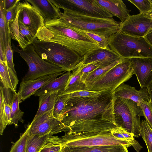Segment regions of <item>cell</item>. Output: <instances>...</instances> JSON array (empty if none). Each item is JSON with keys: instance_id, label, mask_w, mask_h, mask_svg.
<instances>
[{"instance_id": "cell-1", "label": "cell", "mask_w": 152, "mask_h": 152, "mask_svg": "<svg viewBox=\"0 0 152 152\" xmlns=\"http://www.w3.org/2000/svg\"><path fill=\"white\" fill-rule=\"evenodd\" d=\"M113 92H107L74 104L66 103L58 120L64 126L65 131L75 124L110 112L113 109Z\"/></svg>"}, {"instance_id": "cell-2", "label": "cell", "mask_w": 152, "mask_h": 152, "mask_svg": "<svg viewBox=\"0 0 152 152\" xmlns=\"http://www.w3.org/2000/svg\"><path fill=\"white\" fill-rule=\"evenodd\" d=\"M61 12V18L70 27L109 37L120 31L122 23L113 18L89 16L66 9Z\"/></svg>"}, {"instance_id": "cell-3", "label": "cell", "mask_w": 152, "mask_h": 152, "mask_svg": "<svg viewBox=\"0 0 152 152\" xmlns=\"http://www.w3.org/2000/svg\"><path fill=\"white\" fill-rule=\"evenodd\" d=\"M32 44L42 59L66 72L78 68L82 58L74 50L59 43L40 41L36 37Z\"/></svg>"}, {"instance_id": "cell-4", "label": "cell", "mask_w": 152, "mask_h": 152, "mask_svg": "<svg viewBox=\"0 0 152 152\" xmlns=\"http://www.w3.org/2000/svg\"><path fill=\"white\" fill-rule=\"evenodd\" d=\"M44 26L52 33L50 38L52 42L69 48L80 55L87 50L90 45L88 42L97 44L68 26L61 18L45 21Z\"/></svg>"}, {"instance_id": "cell-5", "label": "cell", "mask_w": 152, "mask_h": 152, "mask_svg": "<svg viewBox=\"0 0 152 152\" xmlns=\"http://www.w3.org/2000/svg\"><path fill=\"white\" fill-rule=\"evenodd\" d=\"M110 48L124 59L152 58V46L144 37H137L120 31L110 36Z\"/></svg>"}, {"instance_id": "cell-6", "label": "cell", "mask_w": 152, "mask_h": 152, "mask_svg": "<svg viewBox=\"0 0 152 152\" xmlns=\"http://www.w3.org/2000/svg\"><path fill=\"white\" fill-rule=\"evenodd\" d=\"M113 108L118 126L133 134L135 137L140 136V117L144 115L138 104L130 99L114 96Z\"/></svg>"}, {"instance_id": "cell-7", "label": "cell", "mask_w": 152, "mask_h": 152, "mask_svg": "<svg viewBox=\"0 0 152 152\" xmlns=\"http://www.w3.org/2000/svg\"><path fill=\"white\" fill-rule=\"evenodd\" d=\"M134 74L130 59H124L107 72L99 79L86 84L85 90L96 92H113Z\"/></svg>"}, {"instance_id": "cell-8", "label": "cell", "mask_w": 152, "mask_h": 152, "mask_svg": "<svg viewBox=\"0 0 152 152\" xmlns=\"http://www.w3.org/2000/svg\"><path fill=\"white\" fill-rule=\"evenodd\" d=\"M12 48L13 50L25 60L28 67V71L22 78V82L66 72L61 68L42 59L35 50L32 44L24 49H19L14 44Z\"/></svg>"}, {"instance_id": "cell-9", "label": "cell", "mask_w": 152, "mask_h": 152, "mask_svg": "<svg viewBox=\"0 0 152 152\" xmlns=\"http://www.w3.org/2000/svg\"><path fill=\"white\" fill-rule=\"evenodd\" d=\"M60 138L62 147L120 145L128 148L131 146L129 142L113 137L111 131H109L83 133L71 135L65 134Z\"/></svg>"}, {"instance_id": "cell-10", "label": "cell", "mask_w": 152, "mask_h": 152, "mask_svg": "<svg viewBox=\"0 0 152 152\" xmlns=\"http://www.w3.org/2000/svg\"><path fill=\"white\" fill-rule=\"evenodd\" d=\"M57 7L89 16L113 18V15L100 6L95 0H50Z\"/></svg>"}, {"instance_id": "cell-11", "label": "cell", "mask_w": 152, "mask_h": 152, "mask_svg": "<svg viewBox=\"0 0 152 152\" xmlns=\"http://www.w3.org/2000/svg\"><path fill=\"white\" fill-rule=\"evenodd\" d=\"M53 110L34 118L27 129L29 135H53L64 132L65 127L60 121L53 116Z\"/></svg>"}, {"instance_id": "cell-12", "label": "cell", "mask_w": 152, "mask_h": 152, "mask_svg": "<svg viewBox=\"0 0 152 152\" xmlns=\"http://www.w3.org/2000/svg\"><path fill=\"white\" fill-rule=\"evenodd\" d=\"M17 16L18 20L28 29L35 37L39 29L44 26L43 18L27 0L18 3Z\"/></svg>"}, {"instance_id": "cell-13", "label": "cell", "mask_w": 152, "mask_h": 152, "mask_svg": "<svg viewBox=\"0 0 152 152\" xmlns=\"http://www.w3.org/2000/svg\"><path fill=\"white\" fill-rule=\"evenodd\" d=\"M152 29V18L149 14L130 15L122 23L120 32L132 36L144 37Z\"/></svg>"}, {"instance_id": "cell-14", "label": "cell", "mask_w": 152, "mask_h": 152, "mask_svg": "<svg viewBox=\"0 0 152 152\" xmlns=\"http://www.w3.org/2000/svg\"><path fill=\"white\" fill-rule=\"evenodd\" d=\"M65 72L42 76L34 80L21 81L17 93L20 103L34 95L40 88Z\"/></svg>"}, {"instance_id": "cell-15", "label": "cell", "mask_w": 152, "mask_h": 152, "mask_svg": "<svg viewBox=\"0 0 152 152\" xmlns=\"http://www.w3.org/2000/svg\"><path fill=\"white\" fill-rule=\"evenodd\" d=\"M134 74L136 76L140 88H147L152 81V58H130Z\"/></svg>"}, {"instance_id": "cell-16", "label": "cell", "mask_w": 152, "mask_h": 152, "mask_svg": "<svg viewBox=\"0 0 152 152\" xmlns=\"http://www.w3.org/2000/svg\"><path fill=\"white\" fill-rule=\"evenodd\" d=\"M114 97H118L132 100L138 104L143 102L150 101V98L147 88L137 90L134 87L123 83L113 92Z\"/></svg>"}, {"instance_id": "cell-17", "label": "cell", "mask_w": 152, "mask_h": 152, "mask_svg": "<svg viewBox=\"0 0 152 152\" xmlns=\"http://www.w3.org/2000/svg\"><path fill=\"white\" fill-rule=\"evenodd\" d=\"M10 28L11 38L18 42L21 49H24L32 44L36 38L26 27L18 20L17 15L14 21L10 24Z\"/></svg>"}, {"instance_id": "cell-18", "label": "cell", "mask_w": 152, "mask_h": 152, "mask_svg": "<svg viewBox=\"0 0 152 152\" xmlns=\"http://www.w3.org/2000/svg\"><path fill=\"white\" fill-rule=\"evenodd\" d=\"M123 58L110 48L96 49L89 52L82 57L79 67L80 65L97 61L112 63Z\"/></svg>"}, {"instance_id": "cell-19", "label": "cell", "mask_w": 152, "mask_h": 152, "mask_svg": "<svg viewBox=\"0 0 152 152\" xmlns=\"http://www.w3.org/2000/svg\"><path fill=\"white\" fill-rule=\"evenodd\" d=\"M42 17L45 21L60 18L61 12L60 9L50 1L47 0H28Z\"/></svg>"}, {"instance_id": "cell-20", "label": "cell", "mask_w": 152, "mask_h": 152, "mask_svg": "<svg viewBox=\"0 0 152 152\" xmlns=\"http://www.w3.org/2000/svg\"><path fill=\"white\" fill-rule=\"evenodd\" d=\"M96 2L113 16L118 18L122 23L130 15L129 10L121 0H95Z\"/></svg>"}, {"instance_id": "cell-21", "label": "cell", "mask_w": 152, "mask_h": 152, "mask_svg": "<svg viewBox=\"0 0 152 152\" xmlns=\"http://www.w3.org/2000/svg\"><path fill=\"white\" fill-rule=\"evenodd\" d=\"M62 152H129L124 145L87 146H62Z\"/></svg>"}, {"instance_id": "cell-22", "label": "cell", "mask_w": 152, "mask_h": 152, "mask_svg": "<svg viewBox=\"0 0 152 152\" xmlns=\"http://www.w3.org/2000/svg\"><path fill=\"white\" fill-rule=\"evenodd\" d=\"M71 73L70 71L66 72L58 77L54 79L49 83L40 88L34 95L39 96L45 94L58 92L59 95L64 91Z\"/></svg>"}, {"instance_id": "cell-23", "label": "cell", "mask_w": 152, "mask_h": 152, "mask_svg": "<svg viewBox=\"0 0 152 152\" xmlns=\"http://www.w3.org/2000/svg\"><path fill=\"white\" fill-rule=\"evenodd\" d=\"M0 77L4 88L16 92L19 80L16 73L9 67L7 63L0 61Z\"/></svg>"}, {"instance_id": "cell-24", "label": "cell", "mask_w": 152, "mask_h": 152, "mask_svg": "<svg viewBox=\"0 0 152 152\" xmlns=\"http://www.w3.org/2000/svg\"><path fill=\"white\" fill-rule=\"evenodd\" d=\"M4 0H0V46L6 54V49L11 38L10 30L7 24L5 17Z\"/></svg>"}, {"instance_id": "cell-25", "label": "cell", "mask_w": 152, "mask_h": 152, "mask_svg": "<svg viewBox=\"0 0 152 152\" xmlns=\"http://www.w3.org/2000/svg\"><path fill=\"white\" fill-rule=\"evenodd\" d=\"M59 95L58 92L39 96V106L34 118H36L49 111L53 109Z\"/></svg>"}, {"instance_id": "cell-26", "label": "cell", "mask_w": 152, "mask_h": 152, "mask_svg": "<svg viewBox=\"0 0 152 152\" xmlns=\"http://www.w3.org/2000/svg\"><path fill=\"white\" fill-rule=\"evenodd\" d=\"M86 87V84L82 81L80 74L77 69H76L71 73L64 90L61 94H69L85 90Z\"/></svg>"}, {"instance_id": "cell-27", "label": "cell", "mask_w": 152, "mask_h": 152, "mask_svg": "<svg viewBox=\"0 0 152 152\" xmlns=\"http://www.w3.org/2000/svg\"><path fill=\"white\" fill-rule=\"evenodd\" d=\"M52 135H29L26 142V152H39L48 138Z\"/></svg>"}, {"instance_id": "cell-28", "label": "cell", "mask_w": 152, "mask_h": 152, "mask_svg": "<svg viewBox=\"0 0 152 152\" xmlns=\"http://www.w3.org/2000/svg\"><path fill=\"white\" fill-rule=\"evenodd\" d=\"M20 103L17 93H14L11 103V114L10 124H13L16 127L18 126L19 121L23 122L22 117L24 112L20 109Z\"/></svg>"}, {"instance_id": "cell-29", "label": "cell", "mask_w": 152, "mask_h": 152, "mask_svg": "<svg viewBox=\"0 0 152 152\" xmlns=\"http://www.w3.org/2000/svg\"><path fill=\"white\" fill-rule=\"evenodd\" d=\"M107 92L82 90L69 94V98L66 103L74 104L80 102L87 98L99 96Z\"/></svg>"}, {"instance_id": "cell-30", "label": "cell", "mask_w": 152, "mask_h": 152, "mask_svg": "<svg viewBox=\"0 0 152 152\" xmlns=\"http://www.w3.org/2000/svg\"><path fill=\"white\" fill-rule=\"evenodd\" d=\"M111 64L107 62H95L80 65L77 69L80 74L82 81L84 82L88 76L94 70L98 68L108 66Z\"/></svg>"}, {"instance_id": "cell-31", "label": "cell", "mask_w": 152, "mask_h": 152, "mask_svg": "<svg viewBox=\"0 0 152 152\" xmlns=\"http://www.w3.org/2000/svg\"><path fill=\"white\" fill-rule=\"evenodd\" d=\"M124 58L116 61L110 64L98 68L92 72L86 78L84 82L86 84L95 82L104 75L110 69L122 61Z\"/></svg>"}, {"instance_id": "cell-32", "label": "cell", "mask_w": 152, "mask_h": 152, "mask_svg": "<svg viewBox=\"0 0 152 152\" xmlns=\"http://www.w3.org/2000/svg\"><path fill=\"white\" fill-rule=\"evenodd\" d=\"M61 140L58 136L49 137L39 152H62Z\"/></svg>"}, {"instance_id": "cell-33", "label": "cell", "mask_w": 152, "mask_h": 152, "mask_svg": "<svg viewBox=\"0 0 152 152\" xmlns=\"http://www.w3.org/2000/svg\"><path fill=\"white\" fill-rule=\"evenodd\" d=\"M70 28L91 39L98 44L102 48L105 49L109 48L108 46L109 37L102 36L91 32Z\"/></svg>"}, {"instance_id": "cell-34", "label": "cell", "mask_w": 152, "mask_h": 152, "mask_svg": "<svg viewBox=\"0 0 152 152\" xmlns=\"http://www.w3.org/2000/svg\"><path fill=\"white\" fill-rule=\"evenodd\" d=\"M140 135L146 144L148 152H152V129L146 120L141 121Z\"/></svg>"}, {"instance_id": "cell-35", "label": "cell", "mask_w": 152, "mask_h": 152, "mask_svg": "<svg viewBox=\"0 0 152 152\" xmlns=\"http://www.w3.org/2000/svg\"><path fill=\"white\" fill-rule=\"evenodd\" d=\"M68 98V94L59 95L56 102L53 110V115L58 120L64 108Z\"/></svg>"}, {"instance_id": "cell-36", "label": "cell", "mask_w": 152, "mask_h": 152, "mask_svg": "<svg viewBox=\"0 0 152 152\" xmlns=\"http://www.w3.org/2000/svg\"><path fill=\"white\" fill-rule=\"evenodd\" d=\"M3 87L0 89V134L2 135L6 126L8 125L4 109Z\"/></svg>"}, {"instance_id": "cell-37", "label": "cell", "mask_w": 152, "mask_h": 152, "mask_svg": "<svg viewBox=\"0 0 152 152\" xmlns=\"http://www.w3.org/2000/svg\"><path fill=\"white\" fill-rule=\"evenodd\" d=\"M139 10L140 13L148 15L152 13L151 0H128Z\"/></svg>"}, {"instance_id": "cell-38", "label": "cell", "mask_w": 152, "mask_h": 152, "mask_svg": "<svg viewBox=\"0 0 152 152\" xmlns=\"http://www.w3.org/2000/svg\"><path fill=\"white\" fill-rule=\"evenodd\" d=\"M28 136L27 129L12 146L10 152H26V142Z\"/></svg>"}, {"instance_id": "cell-39", "label": "cell", "mask_w": 152, "mask_h": 152, "mask_svg": "<svg viewBox=\"0 0 152 152\" xmlns=\"http://www.w3.org/2000/svg\"><path fill=\"white\" fill-rule=\"evenodd\" d=\"M138 104L142 110L146 121L152 129V106L150 101H143Z\"/></svg>"}, {"instance_id": "cell-40", "label": "cell", "mask_w": 152, "mask_h": 152, "mask_svg": "<svg viewBox=\"0 0 152 152\" xmlns=\"http://www.w3.org/2000/svg\"><path fill=\"white\" fill-rule=\"evenodd\" d=\"M19 2L10 9L8 10H5L6 20L8 28L10 30V24L14 21L16 17L18 12V4Z\"/></svg>"}, {"instance_id": "cell-41", "label": "cell", "mask_w": 152, "mask_h": 152, "mask_svg": "<svg viewBox=\"0 0 152 152\" xmlns=\"http://www.w3.org/2000/svg\"><path fill=\"white\" fill-rule=\"evenodd\" d=\"M13 50H12L11 43H9L6 49V57L8 66L16 73L13 60Z\"/></svg>"}, {"instance_id": "cell-42", "label": "cell", "mask_w": 152, "mask_h": 152, "mask_svg": "<svg viewBox=\"0 0 152 152\" xmlns=\"http://www.w3.org/2000/svg\"><path fill=\"white\" fill-rule=\"evenodd\" d=\"M4 105L5 111L8 122V125H10L11 121V104L8 103L5 97L4 94Z\"/></svg>"}, {"instance_id": "cell-43", "label": "cell", "mask_w": 152, "mask_h": 152, "mask_svg": "<svg viewBox=\"0 0 152 152\" xmlns=\"http://www.w3.org/2000/svg\"><path fill=\"white\" fill-rule=\"evenodd\" d=\"M20 1V0H4L5 10L10 9Z\"/></svg>"}, {"instance_id": "cell-44", "label": "cell", "mask_w": 152, "mask_h": 152, "mask_svg": "<svg viewBox=\"0 0 152 152\" xmlns=\"http://www.w3.org/2000/svg\"><path fill=\"white\" fill-rule=\"evenodd\" d=\"M152 46V29L144 37Z\"/></svg>"}, {"instance_id": "cell-45", "label": "cell", "mask_w": 152, "mask_h": 152, "mask_svg": "<svg viewBox=\"0 0 152 152\" xmlns=\"http://www.w3.org/2000/svg\"><path fill=\"white\" fill-rule=\"evenodd\" d=\"M0 61L7 64L6 59V54L4 52L1 46H0Z\"/></svg>"}, {"instance_id": "cell-46", "label": "cell", "mask_w": 152, "mask_h": 152, "mask_svg": "<svg viewBox=\"0 0 152 152\" xmlns=\"http://www.w3.org/2000/svg\"><path fill=\"white\" fill-rule=\"evenodd\" d=\"M149 94L150 101H152V81L147 87Z\"/></svg>"}, {"instance_id": "cell-47", "label": "cell", "mask_w": 152, "mask_h": 152, "mask_svg": "<svg viewBox=\"0 0 152 152\" xmlns=\"http://www.w3.org/2000/svg\"><path fill=\"white\" fill-rule=\"evenodd\" d=\"M149 15L150 16L151 18H152V13H151L149 14Z\"/></svg>"}, {"instance_id": "cell-48", "label": "cell", "mask_w": 152, "mask_h": 152, "mask_svg": "<svg viewBox=\"0 0 152 152\" xmlns=\"http://www.w3.org/2000/svg\"><path fill=\"white\" fill-rule=\"evenodd\" d=\"M150 103L152 106V101H150Z\"/></svg>"}, {"instance_id": "cell-49", "label": "cell", "mask_w": 152, "mask_h": 152, "mask_svg": "<svg viewBox=\"0 0 152 152\" xmlns=\"http://www.w3.org/2000/svg\"><path fill=\"white\" fill-rule=\"evenodd\" d=\"M151 3H152V1H151Z\"/></svg>"}]
</instances>
